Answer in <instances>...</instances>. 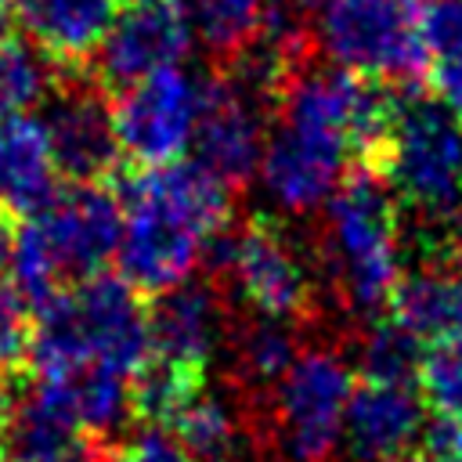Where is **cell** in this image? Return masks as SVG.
I'll return each mask as SVG.
<instances>
[{
    "label": "cell",
    "instance_id": "cell-1",
    "mask_svg": "<svg viewBox=\"0 0 462 462\" xmlns=\"http://www.w3.org/2000/svg\"><path fill=\"white\" fill-rule=\"evenodd\" d=\"M119 278L141 296H159L191 278L206 242L231 220V188L195 159L134 170L123 188Z\"/></svg>",
    "mask_w": 462,
    "mask_h": 462
},
{
    "label": "cell",
    "instance_id": "cell-2",
    "mask_svg": "<svg viewBox=\"0 0 462 462\" xmlns=\"http://www.w3.org/2000/svg\"><path fill=\"white\" fill-rule=\"evenodd\" d=\"M325 260L343 300L357 314L386 307L401 263V202L375 166H357L325 202Z\"/></svg>",
    "mask_w": 462,
    "mask_h": 462
},
{
    "label": "cell",
    "instance_id": "cell-3",
    "mask_svg": "<svg viewBox=\"0 0 462 462\" xmlns=\"http://www.w3.org/2000/svg\"><path fill=\"white\" fill-rule=\"evenodd\" d=\"M397 202L422 220H451L462 206V119L437 97L397 101L372 162Z\"/></svg>",
    "mask_w": 462,
    "mask_h": 462
},
{
    "label": "cell",
    "instance_id": "cell-4",
    "mask_svg": "<svg viewBox=\"0 0 462 462\" xmlns=\"http://www.w3.org/2000/svg\"><path fill=\"white\" fill-rule=\"evenodd\" d=\"M314 43L328 65L401 87L419 83L433 58L422 40V0H325Z\"/></svg>",
    "mask_w": 462,
    "mask_h": 462
},
{
    "label": "cell",
    "instance_id": "cell-5",
    "mask_svg": "<svg viewBox=\"0 0 462 462\" xmlns=\"http://www.w3.org/2000/svg\"><path fill=\"white\" fill-rule=\"evenodd\" d=\"M202 101V79L188 76L180 65L159 69L119 90L112 105V126L119 155L134 170L177 162L195 137Z\"/></svg>",
    "mask_w": 462,
    "mask_h": 462
},
{
    "label": "cell",
    "instance_id": "cell-6",
    "mask_svg": "<svg viewBox=\"0 0 462 462\" xmlns=\"http://www.w3.org/2000/svg\"><path fill=\"white\" fill-rule=\"evenodd\" d=\"M350 368L332 350H303L274 383L278 444L289 462H328L343 440Z\"/></svg>",
    "mask_w": 462,
    "mask_h": 462
},
{
    "label": "cell",
    "instance_id": "cell-7",
    "mask_svg": "<svg viewBox=\"0 0 462 462\" xmlns=\"http://www.w3.org/2000/svg\"><path fill=\"white\" fill-rule=\"evenodd\" d=\"M25 235L40 245L58 282L69 289L116 260L123 235V202L108 184H72L32 220H22Z\"/></svg>",
    "mask_w": 462,
    "mask_h": 462
},
{
    "label": "cell",
    "instance_id": "cell-8",
    "mask_svg": "<svg viewBox=\"0 0 462 462\" xmlns=\"http://www.w3.org/2000/svg\"><path fill=\"white\" fill-rule=\"evenodd\" d=\"M40 123L61 177L72 184H97L123 159L105 87L87 72H72V79L58 72Z\"/></svg>",
    "mask_w": 462,
    "mask_h": 462
},
{
    "label": "cell",
    "instance_id": "cell-9",
    "mask_svg": "<svg viewBox=\"0 0 462 462\" xmlns=\"http://www.w3.org/2000/svg\"><path fill=\"white\" fill-rule=\"evenodd\" d=\"M220 274L235 282L238 296L260 318L289 321L310 310V271L289 235L267 217H253L238 231H231V249Z\"/></svg>",
    "mask_w": 462,
    "mask_h": 462
},
{
    "label": "cell",
    "instance_id": "cell-10",
    "mask_svg": "<svg viewBox=\"0 0 462 462\" xmlns=\"http://www.w3.org/2000/svg\"><path fill=\"white\" fill-rule=\"evenodd\" d=\"M267 116L271 108L231 83L224 72L202 79L199 123L191 137L195 162L224 180L231 191L249 184L260 170V155L267 144Z\"/></svg>",
    "mask_w": 462,
    "mask_h": 462
},
{
    "label": "cell",
    "instance_id": "cell-11",
    "mask_svg": "<svg viewBox=\"0 0 462 462\" xmlns=\"http://www.w3.org/2000/svg\"><path fill=\"white\" fill-rule=\"evenodd\" d=\"M191 40V22L177 4H130L112 22L87 69H94L105 90H123L159 69L180 65Z\"/></svg>",
    "mask_w": 462,
    "mask_h": 462
},
{
    "label": "cell",
    "instance_id": "cell-12",
    "mask_svg": "<svg viewBox=\"0 0 462 462\" xmlns=\"http://www.w3.org/2000/svg\"><path fill=\"white\" fill-rule=\"evenodd\" d=\"M422 397L415 383L365 379L350 386L343 440L354 462H397L415 451L422 433Z\"/></svg>",
    "mask_w": 462,
    "mask_h": 462
},
{
    "label": "cell",
    "instance_id": "cell-13",
    "mask_svg": "<svg viewBox=\"0 0 462 462\" xmlns=\"http://www.w3.org/2000/svg\"><path fill=\"white\" fill-rule=\"evenodd\" d=\"M119 4L123 0H18L14 11L25 40L58 72H83L119 18Z\"/></svg>",
    "mask_w": 462,
    "mask_h": 462
},
{
    "label": "cell",
    "instance_id": "cell-14",
    "mask_svg": "<svg viewBox=\"0 0 462 462\" xmlns=\"http://www.w3.org/2000/svg\"><path fill=\"white\" fill-rule=\"evenodd\" d=\"M61 170L54 162L47 130L36 116L0 123V213L11 220L40 217L61 195Z\"/></svg>",
    "mask_w": 462,
    "mask_h": 462
},
{
    "label": "cell",
    "instance_id": "cell-15",
    "mask_svg": "<svg viewBox=\"0 0 462 462\" xmlns=\"http://www.w3.org/2000/svg\"><path fill=\"white\" fill-rule=\"evenodd\" d=\"M148 339H152V354L206 368L217 350V339H220L217 292L206 282L188 278V282L152 296Z\"/></svg>",
    "mask_w": 462,
    "mask_h": 462
},
{
    "label": "cell",
    "instance_id": "cell-16",
    "mask_svg": "<svg viewBox=\"0 0 462 462\" xmlns=\"http://www.w3.org/2000/svg\"><path fill=\"white\" fill-rule=\"evenodd\" d=\"M390 321L408 328L419 343H437L462 332V278L444 263H419L401 271L390 300Z\"/></svg>",
    "mask_w": 462,
    "mask_h": 462
},
{
    "label": "cell",
    "instance_id": "cell-17",
    "mask_svg": "<svg viewBox=\"0 0 462 462\" xmlns=\"http://www.w3.org/2000/svg\"><path fill=\"white\" fill-rule=\"evenodd\" d=\"M206 390V368L152 354L130 375V415L144 426L170 430V422Z\"/></svg>",
    "mask_w": 462,
    "mask_h": 462
},
{
    "label": "cell",
    "instance_id": "cell-18",
    "mask_svg": "<svg viewBox=\"0 0 462 462\" xmlns=\"http://www.w3.org/2000/svg\"><path fill=\"white\" fill-rule=\"evenodd\" d=\"M173 440L188 455V462H238V433L224 401L206 390L170 422Z\"/></svg>",
    "mask_w": 462,
    "mask_h": 462
},
{
    "label": "cell",
    "instance_id": "cell-19",
    "mask_svg": "<svg viewBox=\"0 0 462 462\" xmlns=\"http://www.w3.org/2000/svg\"><path fill=\"white\" fill-rule=\"evenodd\" d=\"M54 79H58L54 65L29 40L18 36L0 40V123L14 116H29V108L51 94Z\"/></svg>",
    "mask_w": 462,
    "mask_h": 462
},
{
    "label": "cell",
    "instance_id": "cell-20",
    "mask_svg": "<svg viewBox=\"0 0 462 462\" xmlns=\"http://www.w3.org/2000/svg\"><path fill=\"white\" fill-rule=\"evenodd\" d=\"M263 7L267 0H191L188 22L199 43L227 61L260 32Z\"/></svg>",
    "mask_w": 462,
    "mask_h": 462
},
{
    "label": "cell",
    "instance_id": "cell-21",
    "mask_svg": "<svg viewBox=\"0 0 462 462\" xmlns=\"http://www.w3.org/2000/svg\"><path fill=\"white\" fill-rule=\"evenodd\" d=\"M415 386L433 419L462 426V332L437 339L422 350Z\"/></svg>",
    "mask_w": 462,
    "mask_h": 462
},
{
    "label": "cell",
    "instance_id": "cell-22",
    "mask_svg": "<svg viewBox=\"0 0 462 462\" xmlns=\"http://www.w3.org/2000/svg\"><path fill=\"white\" fill-rule=\"evenodd\" d=\"M235 361L249 383L274 386L296 361V339L285 328V321L256 314V321H249L235 339Z\"/></svg>",
    "mask_w": 462,
    "mask_h": 462
},
{
    "label": "cell",
    "instance_id": "cell-23",
    "mask_svg": "<svg viewBox=\"0 0 462 462\" xmlns=\"http://www.w3.org/2000/svg\"><path fill=\"white\" fill-rule=\"evenodd\" d=\"M422 365V343L401 328L397 321H379L368 328L361 343V372L365 379H386V383H415Z\"/></svg>",
    "mask_w": 462,
    "mask_h": 462
},
{
    "label": "cell",
    "instance_id": "cell-24",
    "mask_svg": "<svg viewBox=\"0 0 462 462\" xmlns=\"http://www.w3.org/2000/svg\"><path fill=\"white\" fill-rule=\"evenodd\" d=\"M32 343V307L18 296L14 285L0 282V368L7 375L25 372Z\"/></svg>",
    "mask_w": 462,
    "mask_h": 462
},
{
    "label": "cell",
    "instance_id": "cell-25",
    "mask_svg": "<svg viewBox=\"0 0 462 462\" xmlns=\"http://www.w3.org/2000/svg\"><path fill=\"white\" fill-rule=\"evenodd\" d=\"M422 40L433 58L462 51V0H422Z\"/></svg>",
    "mask_w": 462,
    "mask_h": 462
},
{
    "label": "cell",
    "instance_id": "cell-26",
    "mask_svg": "<svg viewBox=\"0 0 462 462\" xmlns=\"http://www.w3.org/2000/svg\"><path fill=\"white\" fill-rule=\"evenodd\" d=\"M397 462H462V426L437 419V422L430 426L426 448L408 451V455L397 458Z\"/></svg>",
    "mask_w": 462,
    "mask_h": 462
},
{
    "label": "cell",
    "instance_id": "cell-27",
    "mask_svg": "<svg viewBox=\"0 0 462 462\" xmlns=\"http://www.w3.org/2000/svg\"><path fill=\"white\" fill-rule=\"evenodd\" d=\"M433 94L437 101L462 119V51L451 58H440L433 69Z\"/></svg>",
    "mask_w": 462,
    "mask_h": 462
},
{
    "label": "cell",
    "instance_id": "cell-28",
    "mask_svg": "<svg viewBox=\"0 0 462 462\" xmlns=\"http://www.w3.org/2000/svg\"><path fill=\"white\" fill-rule=\"evenodd\" d=\"M14 238H18V220H11L7 213H0V282L11 271V256H14Z\"/></svg>",
    "mask_w": 462,
    "mask_h": 462
},
{
    "label": "cell",
    "instance_id": "cell-29",
    "mask_svg": "<svg viewBox=\"0 0 462 462\" xmlns=\"http://www.w3.org/2000/svg\"><path fill=\"white\" fill-rule=\"evenodd\" d=\"M448 224H451V231H448V245H451V267H455V274L462 278V206H458V213H455Z\"/></svg>",
    "mask_w": 462,
    "mask_h": 462
},
{
    "label": "cell",
    "instance_id": "cell-30",
    "mask_svg": "<svg viewBox=\"0 0 462 462\" xmlns=\"http://www.w3.org/2000/svg\"><path fill=\"white\" fill-rule=\"evenodd\" d=\"M18 0H0V40L14 36V22H18Z\"/></svg>",
    "mask_w": 462,
    "mask_h": 462
},
{
    "label": "cell",
    "instance_id": "cell-31",
    "mask_svg": "<svg viewBox=\"0 0 462 462\" xmlns=\"http://www.w3.org/2000/svg\"><path fill=\"white\" fill-rule=\"evenodd\" d=\"M271 7H282V11H289V14H307V11H318L325 0H267Z\"/></svg>",
    "mask_w": 462,
    "mask_h": 462
},
{
    "label": "cell",
    "instance_id": "cell-32",
    "mask_svg": "<svg viewBox=\"0 0 462 462\" xmlns=\"http://www.w3.org/2000/svg\"><path fill=\"white\" fill-rule=\"evenodd\" d=\"M11 383H7V372L0 368V433H4V422H7V411H11Z\"/></svg>",
    "mask_w": 462,
    "mask_h": 462
},
{
    "label": "cell",
    "instance_id": "cell-33",
    "mask_svg": "<svg viewBox=\"0 0 462 462\" xmlns=\"http://www.w3.org/2000/svg\"><path fill=\"white\" fill-rule=\"evenodd\" d=\"M126 4H177V0H126Z\"/></svg>",
    "mask_w": 462,
    "mask_h": 462
}]
</instances>
